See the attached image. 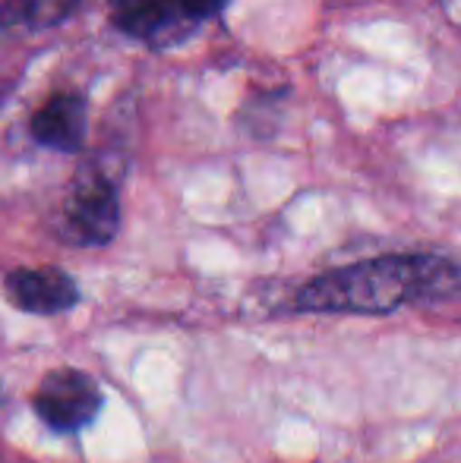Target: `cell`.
I'll return each instance as SVG.
<instances>
[{
	"label": "cell",
	"instance_id": "52a82bcc",
	"mask_svg": "<svg viewBox=\"0 0 461 463\" xmlns=\"http://www.w3.org/2000/svg\"><path fill=\"white\" fill-rule=\"evenodd\" d=\"M76 0H29V10L23 13V19L29 25H51L61 23L67 13H73Z\"/></svg>",
	"mask_w": 461,
	"mask_h": 463
},
{
	"label": "cell",
	"instance_id": "6da1fadb",
	"mask_svg": "<svg viewBox=\"0 0 461 463\" xmlns=\"http://www.w3.org/2000/svg\"><path fill=\"white\" fill-rule=\"evenodd\" d=\"M458 265L446 256H376L326 275L297 290L303 312H348V316H386L408 303H439L456 297Z\"/></svg>",
	"mask_w": 461,
	"mask_h": 463
},
{
	"label": "cell",
	"instance_id": "8992f818",
	"mask_svg": "<svg viewBox=\"0 0 461 463\" xmlns=\"http://www.w3.org/2000/svg\"><path fill=\"white\" fill-rule=\"evenodd\" d=\"M86 98L73 92L51 95L42 108L32 114L29 133L38 146L57 148V152H80L82 142H86Z\"/></svg>",
	"mask_w": 461,
	"mask_h": 463
},
{
	"label": "cell",
	"instance_id": "3957f363",
	"mask_svg": "<svg viewBox=\"0 0 461 463\" xmlns=\"http://www.w3.org/2000/svg\"><path fill=\"white\" fill-rule=\"evenodd\" d=\"M105 407V391L89 372L73 366H57L44 372L38 388L32 391V410L51 432H80Z\"/></svg>",
	"mask_w": 461,
	"mask_h": 463
},
{
	"label": "cell",
	"instance_id": "277c9868",
	"mask_svg": "<svg viewBox=\"0 0 461 463\" xmlns=\"http://www.w3.org/2000/svg\"><path fill=\"white\" fill-rule=\"evenodd\" d=\"M120 227V199L117 189L101 174H86L73 184L61 205L57 233L73 246H108Z\"/></svg>",
	"mask_w": 461,
	"mask_h": 463
},
{
	"label": "cell",
	"instance_id": "5b68a950",
	"mask_svg": "<svg viewBox=\"0 0 461 463\" xmlns=\"http://www.w3.org/2000/svg\"><path fill=\"white\" fill-rule=\"evenodd\" d=\"M4 297L19 312L32 316H57L80 303V287L63 269L42 265V269H13L4 278Z\"/></svg>",
	"mask_w": 461,
	"mask_h": 463
},
{
	"label": "cell",
	"instance_id": "7a4b0ae2",
	"mask_svg": "<svg viewBox=\"0 0 461 463\" xmlns=\"http://www.w3.org/2000/svg\"><path fill=\"white\" fill-rule=\"evenodd\" d=\"M228 0H111L117 32L149 44L180 42L216 16Z\"/></svg>",
	"mask_w": 461,
	"mask_h": 463
}]
</instances>
